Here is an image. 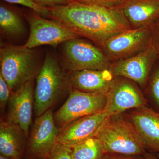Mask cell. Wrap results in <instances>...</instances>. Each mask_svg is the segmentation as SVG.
I'll return each mask as SVG.
<instances>
[{
  "instance_id": "ac0fdd59",
  "label": "cell",
  "mask_w": 159,
  "mask_h": 159,
  "mask_svg": "<svg viewBox=\"0 0 159 159\" xmlns=\"http://www.w3.org/2000/svg\"><path fill=\"white\" fill-rule=\"evenodd\" d=\"M106 154L102 143L96 137L73 147V159H104Z\"/></svg>"
},
{
  "instance_id": "603a6c76",
  "label": "cell",
  "mask_w": 159,
  "mask_h": 159,
  "mask_svg": "<svg viewBox=\"0 0 159 159\" xmlns=\"http://www.w3.org/2000/svg\"><path fill=\"white\" fill-rule=\"evenodd\" d=\"M11 92L2 75L0 74V105L1 110L5 108L8 104Z\"/></svg>"
},
{
  "instance_id": "277c9868",
  "label": "cell",
  "mask_w": 159,
  "mask_h": 159,
  "mask_svg": "<svg viewBox=\"0 0 159 159\" xmlns=\"http://www.w3.org/2000/svg\"><path fill=\"white\" fill-rule=\"evenodd\" d=\"M32 49L9 45L0 50V74L11 92L34 80L39 72L37 56Z\"/></svg>"
},
{
  "instance_id": "3957f363",
  "label": "cell",
  "mask_w": 159,
  "mask_h": 159,
  "mask_svg": "<svg viewBox=\"0 0 159 159\" xmlns=\"http://www.w3.org/2000/svg\"><path fill=\"white\" fill-rule=\"evenodd\" d=\"M34 112L39 117L50 109L67 90L70 89L68 74L52 54H47L36 77Z\"/></svg>"
},
{
  "instance_id": "f546056e",
  "label": "cell",
  "mask_w": 159,
  "mask_h": 159,
  "mask_svg": "<svg viewBox=\"0 0 159 159\" xmlns=\"http://www.w3.org/2000/svg\"><path fill=\"white\" fill-rule=\"evenodd\" d=\"M40 159H49L48 158H40Z\"/></svg>"
},
{
  "instance_id": "5bb4252c",
  "label": "cell",
  "mask_w": 159,
  "mask_h": 159,
  "mask_svg": "<svg viewBox=\"0 0 159 159\" xmlns=\"http://www.w3.org/2000/svg\"><path fill=\"white\" fill-rule=\"evenodd\" d=\"M71 90L89 93L106 94L116 77L109 70L70 71Z\"/></svg>"
},
{
  "instance_id": "8992f818",
  "label": "cell",
  "mask_w": 159,
  "mask_h": 159,
  "mask_svg": "<svg viewBox=\"0 0 159 159\" xmlns=\"http://www.w3.org/2000/svg\"><path fill=\"white\" fill-rule=\"evenodd\" d=\"M106 102V94L71 90L68 98L54 114L56 126L60 130L77 119L102 111Z\"/></svg>"
},
{
  "instance_id": "30bf717a",
  "label": "cell",
  "mask_w": 159,
  "mask_h": 159,
  "mask_svg": "<svg viewBox=\"0 0 159 159\" xmlns=\"http://www.w3.org/2000/svg\"><path fill=\"white\" fill-rule=\"evenodd\" d=\"M106 97L104 110L110 116L146 105V100L137 86L133 81L123 77H116Z\"/></svg>"
},
{
  "instance_id": "44dd1931",
  "label": "cell",
  "mask_w": 159,
  "mask_h": 159,
  "mask_svg": "<svg viewBox=\"0 0 159 159\" xmlns=\"http://www.w3.org/2000/svg\"><path fill=\"white\" fill-rule=\"evenodd\" d=\"M49 159H73V147L57 142L52 148Z\"/></svg>"
},
{
  "instance_id": "9c48e42d",
  "label": "cell",
  "mask_w": 159,
  "mask_h": 159,
  "mask_svg": "<svg viewBox=\"0 0 159 159\" xmlns=\"http://www.w3.org/2000/svg\"><path fill=\"white\" fill-rule=\"evenodd\" d=\"M157 60L156 52L150 42L146 49L136 55L111 63L109 70L115 77L126 78L143 87L147 84Z\"/></svg>"
},
{
  "instance_id": "83f0119b",
  "label": "cell",
  "mask_w": 159,
  "mask_h": 159,
  "mask_svg": "<svg viewBox=\"0 0 159 159\" xmlns=\"http://www.w3.org/2000/svg\"><path fill=\"white\" fill-rule=\"evenodd\" d=\"M144 159H159V157L157 156L154 155L152 154L148 153L146 152L145 154L143 155Z\"/></svg>"
},
{
  "instance_id": "7402d4cb",
  "label": "cell",
  "mask_w": 159,
  "mask_h": 159,
  "mask_svg": "<svg viewBox=\"0 0 159 159\" xmlns=\"http://www.w3.org/2000/svg\"><path fill=\"white\" fill-rule=\"evenodd\" d=\"M11 4H18L28 7L40 15L48 16L49 11L48 8L42 7L34 2L32 0H3Z\"/></svg>"
},
{
  "instance_id": "4fadbf2b",
  "label": "cell",
  "mask_w": 159,
  "mask_h": 159,
  "mask_svg": "<svg viewBox=\"0 0 159 159\" xmlns=\"http://www.w3.org/2000/svg\"><path fill=\"white\" fill-rule=\"evenodd\" d=\"M109 116L104 110L77 119L60 129L57 142L73 147L95 137Z\"/></svg>"
},
{
  "instance_id": "ba28073f",
  "label": "cell",
  "mask_w": 159,
  "mask_h": 159,
  "mask_svg": "<svg viewBox=\"0 0 159 159\" xmlns=\"http://www.w3.org/2000/svg\"><path fill=\"white\" fill-rule=\"evenodd\" d=\"M30 27V34L24 46L29 49L43 45L54 47L67 41L78 38L74 31L62 24L50 20L37 14L27 16Z\"/></svg>"
},
{
  "instance_id": "4316f807",
  "label": "cell",
  "mask_w": 159,
  "mask_h": 159,
  "mask_svg": "<svg viewBox=\"0 0 159 159\" xmlns=\"http://www.w3.org/2000/svg\"><path fill=\"white\" fill-rule=\"evenodd\" d=\"M104 159H144L143 156H128L119 155L107 154Z\"/></svg>"
},
{
  "instance_id": "f1b7e54d",
  "label": "cell",
  "mask_w": 159,
  "mask_h": 159,
  "mask_svg": "<svg viewBox=\"0 0 159 159\" xmlns=\"http://www.w3.org/2000/svg\"><path fill=\"white\" fill-rule=\"evenodd\" d=\"M0 159H11L10 158L8 157H5L4 156L0 155Z\"/></svg>"
},
{
  "instance_id": "7a4b0ae2",
  "label": "cell",
  "mask_w": 159,
  "mask_h": 159,
  "mask_svg": "<svg viewBox=\"0 0 159 159\" xmlns=\"http://www.w3.org/2000/svg\"><path fill=\"white\" fill-rule=\"evenodd\" d=\"M95 137L100 140L108 154L138 156L146 152L133 123L122 114L109 116Z\"/></svg>"
},
{
  "instance_id": "2e32d148",
  "label": "cell",
  "mask_w": 159,
  "mask_h": 159,
  "mask_svg": "<svg viewBox=\"0 0 159 159\" xmlns=\"http://www.w3.org/2000/svg\"><path fill=\"white\" fill-rule=\"evenodd\" d=\"M119 7L132 29L152 27L159 20V0H124Z\"/></svg>"
},
{
  "instance_id": "7c38bea8",
  "label": "cell",
  "mask_w": 159,
  "mask_h": 159,
  "mask_svg": "<svg viewBox=\"0 0 159 159\" xmlns=\"http://www.w3.org/2000/svg\"><path fill=\"white\" fill-rule=\"evenodd\" d=\"M33 80L28 81L17 90L11 92L8 103L7 121L18 125L26 136L29 135L34 106Z\"/></svg>"
},
{
  "instance_id": "484cf974",
  "label": "cell",
  "mask_w": 159,
  "mask_h": 159,
  "mask_svg": "<svg viewBox=\"0 0 159 159\" xmlns=\"http://www.w3.org/2000/svg\"><path fill=\"white\" fill-rule=\"evenodd\" d=\"M39 6L45 8L65 6L72 2L71 0H32Z\"/></svg>"
},
{
  "instance_id": "8fae6325",
  "label": "cell",
  "mask_w": 159,
  "mask_h": 159,
  "mask_svg": "<svg viewBox=\"0 0 159 159\" xmlns=\"http://www.w3.org/2000/svg\"><path fill=\"white\" fill-rule=\"evenodd\" d=\"M59 133L54 114L50 109L35 119L29 139V151L32 155L48 158Z\"/></svg>"
},
{
  "instance_id": "cb8c5ba5",
  "label": "cell",
  "mask_w": 159,
  "mask_h": 159,
  "mask_svg": "<svg viewBox=\"0 0 159 159\" xmlns=\"http://www.w3.org/2000/svg\"><path fill=\"white\" fill-rule=\"evenodd\" d=\"M73 2H77L88 5H96L102 7H119L124 0H71Z\"/></svg>"
},
{
  "instance_id": "4dcf8cb0",
  "label": "cell",
  "mask_w": 159,
  "mask_h": 159,
  "mask_svg": "<svg viewBox=\"0 0 159 159\" xmlns=\"http://www.w3.org/2000/svg\"><path fill=\"white\" fill-rule=\"evenodd\" d=\"M157 156L159 157V154H157Z\"/></svg>"
},
{
  "instance_id": "d6986e66",
  "label": "cell",
  "mask_w": 159,
  "mask_h": 159,
  "mask_svg": "<svg viewBox=\"0 0 159 159\" xmlns=\"http://www.w3.org/2000/svg\"><path fill=\"white\" fill-rule=\"evenodd\" d=\"M0 27L3 33L10 36L22 34L25 27L20 18L16 12L5 6H0Z\"/></svg>"
},
{
  "instance_id": "ffe728a7",
  "label": "cell",
  "mask_w": 159,
  "mask_h": 159,
  "mask_svg": "<svg viewBox=\"0 0 159 159\" xmlns=\"http://www.w3.org/2000/svg\"><path fill=\"white\" fill-rule=\"evenodd\" d=\"M149 91L152 100L159 112V65L155 68L151 76Z\"/></svg>"
},
{
  "instance_id": "9a60e30c",
  "label": "cell",
  "mask_w": 159,
  "mask_h": 159,
  "mask_svg": "<svg viewBox=\"0 0 159 159\" xmlns=\"http://www.w3.org/2000/svg\"><path fill=\"white\" fill-rule=\"evenodd\" d=\"M129 118L146 149L159 154V112L145 105L135 109Z\"/></svg>"
},
{
  "instance_id": "52a82bcc",
  "label": "cell",
  "mask_w": 159,
  "mask_h": 159,
  "mask_svg": "<svg viewBox=\"0 0 159 159\" xmlns=\"http://www.w3.org/2000/svg\"><path fill=\"white\" fill-rule=\"evenodd\" d=\"M152 27L131 29L117 34L104 43L102 50L111 63L134 56L150 43Z\"/></svg>"
},
{
  "instance_id": "6da1fadb",
  "label": "cell",
  "mask_w": 159,
  "mask_h": 159,
  "mask_svg": "<svg viewBox=\"0 0 159 159\" xmlns=\"http://www.w3.org/2000/svg\"><path fill=\"white\" fill-rule=\"evenodd\" d=\"M48 16L79 36L102 47L111 38L132 29L119 7H108L73 2L48 7Z\"/></svg>"
},
{
  "instance_id": "5b68a950",
  "label": "cell",
  "mask_w": 159,
  "mask_h": 159,
  "mask_svg": "<svg viewBox=\"0 0 159 159\" xmlns=\"http://www.w3.org/2000/svg\"><path fill=\"white\" fill-rule=\"evenodd\" d=\"M63 43V62L69 72L109 69L111 62L108 57L91 43L77 38Z\"/></svg>"
},
{
  "instance_id": "d4e9b609",
  "label": "cell",
  "mask_w": 159,
  "mask_h": 159,
  "mask_svg": "<svg viewBox=\"0 0 159 159\" xmlns=\"http://www.w3.org/2000/svg\"><path fill=\"white\" fill-rule=\"evenodd\" d=\"M150 43L155 50L159 60V20L152 28Z\"/></svg>"
},
{
  "instance_id": "e0dca14e",
  "label": "cell",
  "mask_w": 159,
  "mask_h": 159,
  "mask_svg": "<svg viewBox=\"0 0 159 159\" xmlns=\"http://www.w3.org/2000/svg\"><path fill=\"white\" fill-rule=\"evenodd\" d=\"M25 135L18 125L8 121L0 124V153L11 159H20L23 153Z\"/></svg>"
}]
</instances>
